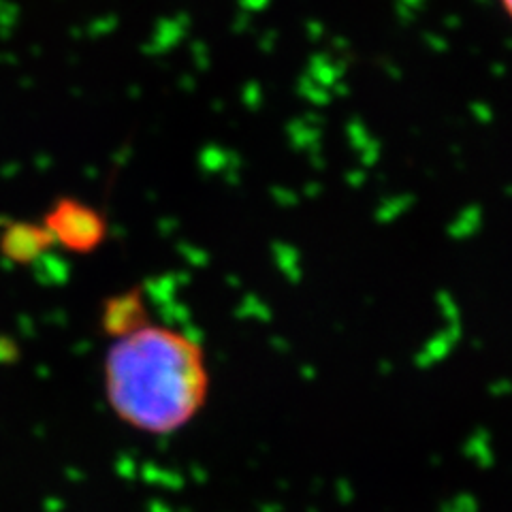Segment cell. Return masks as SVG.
Returning a JSON list of instances; mask_svg holds the SVG:
<instances>
[{
  "label": "cell",
  "instance_id": "5",
  "mask_svg": "<svg viewBox=\"0 0 512 512\" xmlns=\"http://www.w3.org/2000/svg\"><path fill=\"white\" fill-rule=\"evenodd\" d=\"M500 7L504 9V13L508 15V20L512 22V0H500Z\"/></svg>",
  "mask_w": 512,
  "mask_h": 512
},
{
  "label": "cell",
  "instance_id": "4",
  "mask_svg": "<svg viewBox=\"0 0 512 512\" xmlns=\"http://www.w3.org/2000/svg\"><path fill=\"white\" fill-rule=\"evenodd\" d=\"M99 323L109 340H118L122 335L152 323L146 297L139 288H128V291L107 297L101 308Z\"/></svg>",
  "mask_w": 512,
  "mask_h": 512
},
{
  "label": "cell",
  "instance_id": "2",
  "mask_svg": "<svg viewBox=\"0 0 512 512\" xmlns=\"http://www.w3.org/2000/svg\"><path fill=\"white\" fill-rule=\"evenodd\" d=\"M41 222L52 235L54 246L75 256H88L101 250L109 235L105 212L73 195L56 197L41 216Z\"/></svg>",
  "mask_w": 512,
  "mask_h": 512
},
{
  "label": "cell",
  "instance_id": "3",
  "mask_svg": "<svg viewBox=\"0 0 512 512\" xmlns=\"http://www.w3.org/2000/svg\"><path fill=\"white\" fill-rule=\"evenodd\" d=\"M54 246L52 235L47 233L41 220H9L0 229V256L5 261L28 267L37 263Z\"/></svg>",
  "mask_w": 512,
  "mask_h": 512
},
{
  "label": "cell",
  "instance_id": "1",
  "mask_svg": "<svg viewBox=\"0 0 512 512\" xmlns=\"http://www.w3.org/2000/svg\"><path fill=\"white\" fill-rule=\"evenodd\" d=\"M212 372L197 338L178 327L148 323L111 340L103 357L109 412L143 436L180 434L207 406Z\"/></svg>",
  "mask_w": 512,
  "mask_h": 512
}]
</instances>
